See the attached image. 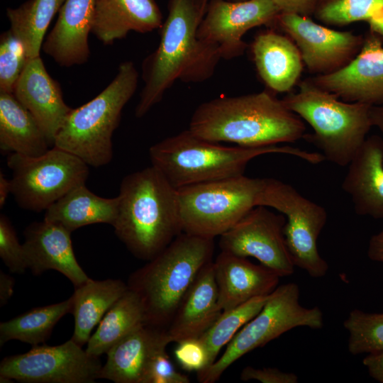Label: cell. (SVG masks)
<instances>
[{
	"instance_id": "d6a6232c",
	"label": "cell",
	"mask_w": 383,
	"mask_h": 383,
	"mask_svg": "<svg viewBox=\"0 0 383 383\" xmlns=\"http://www.w3.org/2000/svg\"><path fill=\"white\" fill-rule=\"evenodd\" d=\"M348 332V349L353 355L383 350V313L352 310L343 322Z\"/></svg>"
},
{
	"instance_id": "836d02e7",
	"label": "cell",
	"mask_w": 383,
	"mask_h": 383,
	"mask_svg": "<svg viewBox=\"0 0 383 383\" xmlns=\"http://www.w3.org/2000/svg\"><path fill=\"white\" fill-rule=\"evenodd\" d=\"M383 9V0H318L313 14L321 22L343 26L369 21Z\"/></svg>"
},
{
	"instance_id": "83f0119b",
	"label": "cell",
	"mask_w": 383,
	"mask_h": 383,
	"mask_svg": "<svg viewBox=\"0 0 383 383\" xmlns=\"http://www.w3.org/2000/svg\"><path fill=\"white\" fill-rule=\"evenodd\" d=\"M127 289V284L116 279L99 281L90 278L76 287L70 296V313L74 319L71 339L82 347L87 343L94 328Z\"/></svg>"
},
{
	"instance_id": "44dd1931",
	"label": "cell",
	"mask_w": 383,
	"mask_h": 383,
	"mask_svg": "<svg viewBox=\"0 0 383 383\" xmlns=\"http://www.w3.org/2000/svg\"><path fill=\"white\" fill-rule=\"evenodd\" d=\"M94 0H65L58 18L44 40L42 50L62 67L87 62L90 56Z\"/></svg>"
},
{
	"instance_id": "7dc6e473",
	"label": "cell",
	"mask_w": 383,
	"mask_h": 383,
	"mask_svg": "<svg viewBox=\"0 0 383 383\" xmlns=\"http://www.w3.org/2000/svg\"><path fill=\"white\" fill-rule=\"evenodd\" d=\"M194 1H195L196 3H198L201 6H207V4L209 0H194Z\"/></svg>"
},
{
	"instance_id": "f1b7e54d",
	"label": "cell",
	"mask_w": 383,
	"mask_h": 383,
	"mask_svg": "<svg viewBox=\"0 0 383 383\" xmlns=\"http://www.w3.org/2000/svg\"><path fill=\"white\" fill-rule=\"evenodd\" d=\"M145 324V313L138 296L128 289L109 309L87 342L86 352L99 357L128 333Z\"/></svg>"
},
{
	"instance_id": "7c38bea8",
	"label": "cell",
	"mask_w": 383,
	"mask_h": 383,
	"mask_svg": "<svg viewBox=\"0 0 383 383\" xmlns=\"http://www.w3.org/2000/svg\"><path fill=\"white\" fill-rule=\"evenodd\" d=\"M102 365L72 339L58 345H34L28 352L4 357L0 382L93 383Z\"/></svg>"
},
{
	"instance_id": "1f68e13d",
	"label": "cell",
	"mask_w": 383,
	"mask_h": 383,
	"mask_svg": "<svg viewBox=\"0 0 383 383\" xmlns=\"http://www.w3.org/2000/svg\"><path fill=\"white\" fill-rule=\"evenodd\" d=\"M268 296L253 298L237 307L223 311L199 337L207 352L208 367L217 360L221 349L230 343L237 332L259 313Z\"/></svg>"
},
{
	"instance_id": "3957f363",
	"label": "cell",
	"mask_w": 383,
	"mask_h": 383,
	"mask_svg": "<svg viewBox=\"0 0 383 383\" xmlns=\"http://www.w3.org/2000/svg\"><path fill=\"white\" fill-rule=\"evenodd\" d=\"M117 237L136 257L150 261L182 233L178 192L151 165L121 181Z\"/></svg>"
},
{
	"instance_id": "603a6c76",
	"label": "cell",
	"mask_w": 383,
	"mask_h": 383,
	"mask_svg": "<svg viewBox=\"0 0 383 383\" xmlns=\"http://www.w3.org/2000/svg\"><path fill=\"white\" fill-rule=\"evenodd\" d=\"M213 260L199 272L167 328L171 343L199 338L221 314Z\"/></svg>"
},
{
	"instance_id": "60d3db41",
	"label": "cell",
	"mask_w": 383,
	"mask_h": 383,
	"mask_svg": "<svg viewBox=\"0 0 383 383\" xmlns=\"http://www.w3.org/2000/svg\"><path fill=\"white\" fill-rule=\"evenodd\" d=\"M362 363L374 379L383 383V350L367 354Z\"/></svg>"
},
{
	"instance_id": "8fae6325",
	"label": "cell",
	"mask_w": 383,
	"mask_h": 383,
	"mask_svg": "<svg viewBox=\"0 0 383 383\" xmlns=\"http://www.w3.org/2000/svg\"><path fill=\"white\" fill-rule=\"evenodd\" d=\"M257 206L275 209L285 216L284 235L294 265L313 278L324 277L329 266L317 243L327 221L325 209L292 185L273 178H265Z\"/></svg>"
},
{
	"instance_id": "c3c4849f",
	"label": "cell",
	"mask_w": 383,
	"mask_h": 383,
	"mask_svg": "<svg viewBox=\"0 0 383 383\" xmlns=\"http://www.w3.org/2000/svg\"><path fill=\"white\" fill-rule=\"evenodd\" d=\"M231 1H245V0H228Z\"/></svg>"
},
{
	"instance_id": "7a4b0ae2",
	"label": "cell",
	"mask_w": 383,
	"mask_h": 383,
	"mask_svg": "<svg viewBox=\"0 0 383 383\" xmlns=\"http://www.w3.org/2000/svg\"><path fill=\"white\" fill-rule=\"evenodd\" d=\"M188 129L212 142L251 148L292 143L306 134L302 119L266 91L205 101L194 111Z\"/></svg>"
},
{
	"instance_id": "9c48e42d",
	"label": "cell",
	"mask_w": 383,
	"mask_h": 383,
	"mask_svg": "<svg viewBox=\"0 0 383 383\" xmlns=\"http://www.w3.org/2000/svg\"><path fill=\"white\" fill-rule=\"evenodd\" d=\"M264 183L243 174L177 189L182 233L220 236L257 206Z\"/></svg>"
},
{
	"instance_id": "484cf974",
	"label": "cell",
	"mask_w": 383,
	"mask_h": 383,
	"mask_svg": "<svg viewBox=\"0 0 383 383\" xmlns=\"http://www.w3.org/2000/svg\"><path fill=\"white\" fill-rule=\"evenodd\" d=\"M50 145L40 126L13 93H0V150L36 157Z\"/></svg>"
},
{
	"instance_id": "f35d334b",
	"label": "cell",
	"mask_w": 383,
	"mask_h": 383,
	"mask_svg": "<svg viewBox=\"0 0 383 383\" xmlns=\"http://www.w3.org/2000/svg\"><path fill=\"white\" fill-rule=\"evenodd\" d=\"M243 381L256 380L262 383H297L299 378L293 372H286L275 367L255 368L247 366L240 373Z\"/></svg>"
},
{
	"instance_id": "5bb4252c",
	"label": "cell",
	"mask_w": 383,
	"mask_h": 383,
	"mask_svg": "<svg viewBox=\"0 0 383 383\" xmlns=\"http://www.w3.org/2000/svg\"><path fill=\"white\" fill-rule=\"evenodd\" d=\"M280 13L272 0H209L197 37L217 46L222 59L232 60L248 48L243 40L247 31L274 24Z\"/></svg>"
},
{
	"instance_id": "30bf717a",
	"label": "cell",
	"mask_w": 383,
	"mask_h": 383,
	"mask_svg": "<svg viewBox=\"0 0 383 383\" xmlns=\"http://www.w3.org/2000/svg\"><path fill=\"white\" fill-rule=\"evenodd\" d=\"M11 194L19 206L45 211L72 189L85 184L88 165L74 155L52 146L36 157L11 153Z\"/></svg>"
},
{
	"instance_id": "ab89813d",
	"label": "cell",
	"mask_w": 383,
	"mask_h": 383,
	"mask_svg": "<svg viewBox=\"0 0 383 383\" xmlns=\"http://www.w3.org/2000/svg\"><path fill=\"white\" fill-rule=\"evenodd\" d=\"M318 0H272L281 13L308 16L313 13Z\"/></svg>"
},
{
	"instance_id": "b9f144b4",
	"label": "cell",
	"mask_w": 383,
	"mask_h": 383,
	"mask_svg": "<svg viewBox=\"0 0 383 383\" xmlns=\"http://www.w3.org/2000/svg\"><path fill=\"white\" fill-rule=\"evenodd\" d=\"M367 256L372 261L383 263V228L370 238Z\"/></svg>"
},
{
	"instance_id": "f546056e",
	"label": "cell",
	"mask_w": 383,
	"mask_h": 383,
	"mask_svg": "<svg viewBox=\"0 0 383 383\" xmlns=\"http://www.w3.org/2000/svg\"><path fill=\"white\" fill-rule=\"evenodd\" d=\"M65 0H28L7 8L10 30L22 43L29 59L40 56L45 35Z\"/></svg>"
},
{
	"instance_id": "ac0fdd59",
	"label": "cell",
	"mask_w": 383,
	"mask_h": 383,
	"mask_svg": "<svg viewBox=\"0 0 383 383\" xmlns=\"http://www.w3.org/2000/svg\"><path fill=\"white\" fill-rule=\"evenodd\" d=\"M13 94L35 118L50 147L72 110L59 82L48 72L40 56L29 59Z\"/></svg>"
},
{
	"instance_id": "cb8c5ba5",
	"label": "cell",
	"mask_w": 383,
	"mask_h": 383,
	"mask_svg": "<svg viewBox=\"0 0 383 383\" xmlns=\"http://www.w3.org/2000/svg\"><path fill=\"white\" fill-rule=\"evenodd\" d=\"M154 0H94L91 33L104 45H111L128 33L160 29L163 23Z\"/></svg>"
},
{
	"instance_id": "d590c367",
	"label": "cell",
	"mask_w": 383,
	"mask_h": 383,
	"mask_svg": "<svg viewBox=\"0 0 383 383\" xmlns=\"http://www.w3.org/2000/svg\"><path fill=\"white\" fill-rule=\"evenodd\" d=\"M0 257L12 273L22 274L28 269L23 244L9 218L0 215Z\"/></svg>"
},
{
	"instance_id": "8992f818",
	"label": "cell",
	"mask_w": 383,
	"mask_h": 383,
	"mask_svg": "<svg viewBox=\"0 0 383 383\" xmlns=\"http://www.w3.org/2000/svg\"><path fill=\"white\" fill-rule=\"evenodd\" d=\"M281 101L313 128L303 138L318 148L325 160L339 166L349 165L373 126L371 105L340 100L310 79Z\"/></svg>"
},
{
	"instance_id": "ba28073f",
	"label": "cell",
	"mask_w": 383,
	"mask_h": 383,
	"mask_svg": "<svg viewBox=\"0 0 383 383\" xmlns=\"http://www.w3.org/2000/svg\"><path fill=\"white\" fill-rule=\"evenodd\" d=\"M299 287L296 283L279 285L269 294L259 313L237 332L222 355L209 367L196 372L198 381L216 382L239 358L293 328L321 329L324 320L321 309L304 307L299 303Z\"/></svg>"
},
{
	"instance_id": "ee69618b",
	"label": "cell",
	"mask_w": 383,
	"mask_h": 383,
	"mask_svg": "<svg viewBox=\"0 0 383 383\" xmlns=\"http://www.w3.org/2000/svg\"><path fill=\"white\" fill-rule=\"evenodd\" d=\"M371 119L372 126L379 131L383 140V104L372 106Z\"/></svg>"
},
{
	"instance_id": "4316f807",
	"label": "cell",
	"mask_w": 383,
	"mask_h": 383,
	"mask_svg": "<svg viewBox=\"0 0 383 383\" xmlns=\"http://www.w3.org/2000/svg\"><path fill=\"white\" fill-rule=\"evenodd\" d=\"M118 205V196H99L83 184L72 189L48 208L44 219L59 223L70 232L94 223L113 226Z\"/></svg>"
},
{
	"instance_id": "bcb514c9",
	"label": "cell",
	"mask_w": 383,
	"mask_h": 383,
	"mask_svg": "<svg viewBox=\"0 0 383 383\" xmlns=\"http://www.w3.org/2000/svg\"><path fill=\"white\" fill-rule=\"evenodd\" d=\"M12 191L11 181L0 173V207L2 209L6 203L8 196Z\"/></svg>"
},
{
	"instance_id": "52a82bcc",
	"label": "cell",
	"mask_w": 383,
	"mask_h": 383,
	"mask_svg": "<svg viewBox=\"0 0 383 383\" xmlns=\"http://www.w3.org/2000/svg\"><path fill=\"white\" fill-rule=\"evenodd\" d=\"M138 82L134 63H121L116 75L102 91L87 103L72 109L53 146L74 155L90 166L109 163L113 157V133Z\"/></svg>"
},
{
	"instance_id": "4dcf8cb0",
	"label": "cell",
	"mask_w": 383,
	"mask_h": 383,
	"mask_svg": "<svg viewBox=\"0 0 383 383\" xmlns=\"http://www.w3.org/2000/svg\"><path fill=\"white\" fill-rule=\"evenodd\" d=\"M72 301L68 299L50 305L35 307L7 321L0 323V346L11 340H18L33 346L44 343L54 326L67 313Z\"/></svg>"
},
{
	"instance_id": "2e32d148",
	"label": "cell",
	"mask_w": 383,
	"mask_h": 383,
	"mask_svg": "<svg viewBox=\"0 0 383 383\" xmlns=\"http://www.w3.org/2000/svg\"><path fill=\"white\" fill-rule=\"evenodd\" d=\"M382 42L381 37L370 30L360 52L348 65L310 80L345 101L383 104Z\"/></svg>"
},
{
	"instance_id": "e0dca14e",
	"label": "cell",
	"mask_w": 383,
	"mask_h": 383,
	"mask_svg": "<svg viewBox=\"0 0 383 383\" xmlns=\"http://www.w3.org/2000/svg\"><path fill=\"white\" fill-rule=\"evenodd\" d=\"M71 233L62 224L45 219L30 224L23 243L28 269L35 275L55 270L75 287L88 281L90 278L75 257Z\"/></svg>"
},
{
	"instance_id": "7402d4cb",
	"label": "cell",
	"mask_w": 383,
	"mask_h": 383,
	"mask_svg": "<svg viewBox=\"0 0 383 383\" xmlns=\"http://www.w3.org/2000/svg\"><path fill=\"white\" fill-rule=\"evenodd\" d=\"M342 189L357 215L383 218V140L367 137L348 165Z\"/></svg>"
},
{
	"instance_id": "f6af8a7d",
	"label": "cell",
	"mask_w": 383,
	"mask_h": 383,
	"mask_svg": "<svg viewBox=\"0 0 383 383\" xmlns=\"http://www.w3.org/2000/svg\"><path fill=\"white\" fill-rule=\"evenodd\" d=\"M367 23L370 26V30L376 33L383 40V9L373 16Z\"/></svg>"
},
{
	"instance_id": "5b68a950",
	"label": "cell",
	"mask_w": 383,
	"mask_h": 383,
	"mask_svg": "<svg viewBox=\"0 0 383 383\" xmlns=\"http://www.w3.org/2000/svg\"><path fill=\"white\" fill-rule=\"evenodd\" d=\"M213 239L182 233L130 275L127 285L140 299L145 324L167 330L198 274L213 260Z\"/></svg>"
},
{
	"instance_id": "4fadbf2b",
	"label": "cell",
	"mask_w": 383,
	"mask_h": 383,
	"mask_svg": "<svg viewBox=\"0 0 383 383\" xmlns=\"http://www.w3.org/2000/svg\"><path fill=\"white\" fill-rule=\"evenodd\" d=\"M286 218L265 206L251 209L220 235L221 251L257 259L280 277L292 274L295 266L287 249L284 227Z\"/></svg>"
},
{
	"instance_id": "e575fe53",
	"label": "cell",
	"mask_w": 383,
	"mask_h": 383,
	"mask_svg": "<svg viewBox=\"0 0 383 383\" xmlns=\"http://www.w3.org/2000/svg\"><path fill=\"white\" fill-rule=\"evenodd\" d=\"M29 58L22 43L9 29L0 36V93H13Z\"/></svg>"
},
{
	"instance_id": "ffe728a7",
	"label": "cell",
	"mask_w": 383,
	"mask_h": 383,
	"mask_svg": "<svg viewBox=\"0 0 383 383\" xmlns=\"http://www.w3.org/2000/svg\"><path fill=\"white\" fill-rule=\"evenodd\" d=\"M167 330L143 324L106 353L99 379L115 383H145L153 357L170 343Z\"/></svg>"
},
{
	"instance_id": "7bdbcfd3",
	"label": "cell",
	"mask_w": 383,
	"mask_h": 383,
	"mask_svg": "<svg viewBox=\"0 0 383 383\" xmlns=\"http://www.w3.org/2000/svg\"><path fill=\"white\" fill-rule=\"evenodd\" d=\"M15 285L14 279L6 274L0 272V306H4L7 304L13 294V287Z\"/></svg>"
},
{
	"instance_id": "8d00e7d4",
	"label": "cell",
	"mask_w": 383,
	"mask_h": 383,
	"mask_svg": "<svg viewBox=\"0 0 383 383\" xmlns=\"http://www.w3.org/2000/svg\"><path fill=\"white\" fill-rule=\"evenodd\" d=\"M177 343L174 354L183 370L199 372L209 366L207 352L199 338H187Z\"/></svg>"
},
{
	"instance_id": "74e56055",
	"label": "cell",
	"mask_w": 383,
	"mask_h": 383,
	"mask_svg": "<svg viewBox=\"0 0 383 383\" xmlns=\"http://www.w3.org/2000/svg\"><path fill=\"white\" fill-rule=\"evenodd\" d=\"M189 378L177 372L166 350L159 351L152 358L146 375L145 383H189Z\"/></svg>"
},
{
	"instance_id": "6da1fadb",
	"label": "cell",
	"mask_w": 383,
	"mask_h": 383,
	"mask_svg": "<svg viewBox=\"0 0 383 383\" xmlns=\"http://www.w3.org/2000/svg\"><path fill=\"white\" fill-rule=\"evenodd\" d=\"M206 9L194 0H169L159 44L142 62L144 85L135 110L137 118L159 103L174 82L199 83L213 74L222 59L218 48L197 37Z\"/></svg>"
},
{
	"instance_id": "d4e9b609",
	"label": "cell",
	"mask_w": 383,
	"mask_h": 383,
	"mask_svg": "<svg viewBox=\"0 0 383 383\" xmlns=\"http://www.w3.org/2000/svg\"><path fill=\"white\" fill-rule=\"evenodd\" d=\"M257 73L274 92H289L303 70L301 52L288 36L269 30L257 34L251 44Z\"/></svg>"
},
{
	"instance_id": "277c9868",
	"label": "cell",
	"mask_w": 383,
	"mask_h": 383,
	"mask_svg": "<svg viewBox=\"0 0 383 383\" xmlns=\"http://www.w3.org/2000/svg\"><path fill=\"white\" fill-rule=\"evenodd\" d=\"M269 153L290 155L313 165L325 160L320 152L288 145L227 147L201 138L189 129L168 137L149 149L152 165L176 189L243 175L251 160Z\"/></svg>"
},
{
	"instance_id": "d6986e66",
	"label": "cell",
	"mask_w": 383,
	"mask_h": 383,
	"mask_svg": "<svg viewBox=\"0 0 383 383\" xmlns=\"http://www.w3.org/2000/svg\"><path fill=\"white\" fill-rule=\"evenodd\" d=\"M222 311L246 301L271 294L278 286L280 277L262 265H255L247 257L221 251L213 260Z\"/></svg>"
},
{
	"instance_id": "9a60e30c",
	"label": "cell",
	"mask_w": 383,
	"mask_h": 383,
	"mask_svg": "<svg viewBox=\"0 0 383 383\" xmlns=\"http://www.w3.org/2000/svg\"><path fill=\"white\" fill-rule=\"evenodd\" d=\"M294 42L310 72L329 74L348 65L358 54L364 37L318 24L309 16L280 13L275 23Z\"/></svg>"
}]
</instances>
